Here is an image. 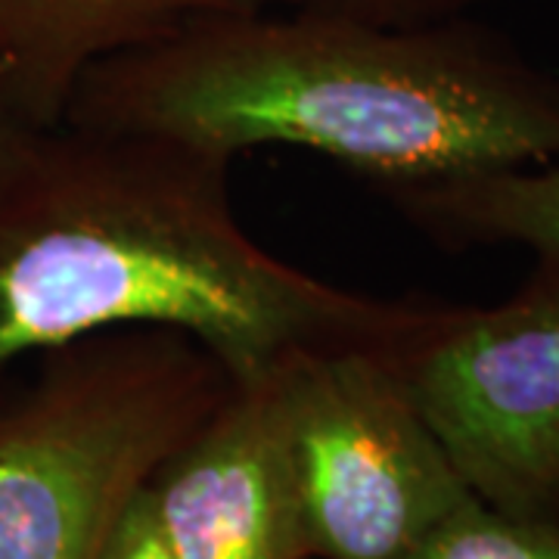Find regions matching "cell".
<instances>
[{
	"label": "cell",
	"mask_w": 559,
	"mask_h": 559,
	"mask_svg": "<svg viewBox=\"0 0 559 559\" xmlns=\"http://www.w3.org/2000/svg\"><path fill=\"white\" fill-rule=\"evenodd\" d=\"M385 355L481 503L559 525V264L498 305L419 299Z\"/></svg>",
	"instance_id": "cell-5"
},
{
	"label": "cell",
	"mask_w": 559,
	"mask_h": 559,
	"mask_svg": "<svg viewBox=\"0 0 559 559\" xmlns=\"http://www.w3.org/2000/svg\"><path fill=\"white\" fill-rule=\"evenodd\" d=\"M230 165L162 134L38 131L0 178V392L40 355L124 326L180 330L234 380L296 348L395 345L419 299L267 252L234 212Z\"/></svg>",
	"instance_id": "cell-1"
},
{
	"label": "cell",
	"mask_w": 559,
	"mask_h": 559,
	"mask_svg": "<svg viewBox=\"0 0 559 559\" xmlns=\"http://www.w3.org/2000/svg\"><path fill=\"white\" fill-rule=\"evenodd\" d=\"M38 131H44V128L28 124L10 103L0 97V178L16 165V159L25 153V146L32 143Z\"/></svg>",
	"instance_id": "cell-12"
},
{
	"label": "cell",
	"mask_w": 559,
	"mask_h": 559,
	"mask_svg": "<svg viewBox=\"0 0 559 559\" xmlns=\"http://www.w3.org/2000/svg\"><path fill=\"white\" fill-rule=\"evenodd\" d=\"M237 159L283 143L377 190L559 159V75L469 16L407 28L274 7L197 13L100 60L66 119Z\"/></svg>",
	"instance_id": "cell-2"
},
{
	"label": "cell",
	"mask_w": 559,
	"mask_h": 559,
	"mask_svg": "<svg viewBox=\"0 0 559 559\" xmlns=\"http://www.w3.org/2000/svg\"><path fill=\"white\" fill-rule=\"evenodd\" d=\"M242 0H0V97L35 128H57L79 81L106 57Z\"/></svg>",
	"instance_id": "cell-7"
},
{
	"label": "cell",
	"mask_w": 559,
	"mask_h": 559,
	"mask_svg": "<svg viewBox=\"0 0 559 559\" xmlns=\"http://www.w3.org/2000/svg\"><path fill=\"white\" fill-rule=\"evenodd\" d=\"M404 218L451 252L525 246L559 264V159L382 190Z\"/></svg>",
	"instance_id": "cell-8"
},
{
	"label": "cell",
	"mask_w": 559,
	"mask_h": 559,
	"mask_svg": "<svg viewBox=\"0 0 559 559\" xmlns=\"http://www.w3.org/2000/svg\"><path fill=\"white\" fill-rule=\"evenodd\" d=\"M385 348L320 345L271 364L311 559H401L476 498Z\"/></svg>",
	"instance_id": "cell-4"
},
{
	"label": "cell",
	"mask_w": 559,
	"mask_h": 559,
	"mask_svg": "<svg viewBox=\"0 0 559 559\" xmlns=\"http://www.w3.org/2000/svg\"><path fill=\"white\" fill-rule=\"evenodd\" d=\"M146 498L175 559H311L271 367L230 382Z\"/></svg>",
	"instance_id": "cell-6"
},
{
	"label": "cell",
	"mask_w": 559,
	"mask_h": 559,
	"mask_svg": "<svg viewBox=\"0 0 559 559\" xmlns=\"http://www.w3.org/2000/svg\"><path fill=\"white\" fill-rule=\"evenodd\" d=\"M401 559H559V525L466 500Z\"/></svg>",
	"instance_id": "cell-9"
},
{
	"label": "cell",
	"mask_w": 559,
	"mask_h": 559,
	"mask_svg": "<svg viewBox=\"0 0 559 559\" xmlns=\"http://www.w3.org/2000/svg\"><path fill=\"white\" fill-rule=\"evenodd\" d=\"M242 3L364 22V25H380V28H407V25L460 20L473 7H481L488 0H242Z\"/></svg>",
	"instance_id": "cell-10"
},
{
	"label": "cell",
	"mask_w": 559,
	"mask_h": 559,
	"mask_svg": "<svg viewBox=\"0 0 559 559\" xmlns=\"http://www.w3.org/2000/svg\"><path fill=\"white\" fill-rule=\"evenodd\" d=\"M234 377L200 340L124 326L0 392V559H100L116 522Z\"/></svg>",
	"instance_id": "cell-3"
},
{
	"label": "cell",
	"mask_w": 559,
	"mask_h": 559,
	"mask_svg": "<svg viewBox=\"0 0 559 559\" xmlns=\"http://www.w3.org/2000/svg\"><path fill=\"white\" fill-rule=\"evenodd\" d=\"M100 559H175L165 538H162L159 522L153 516L146 485L140 488L138 498L128 503V510L116 522Z\"/></svg>",
	"instance_id": "cell-11"
}]
</instances>
